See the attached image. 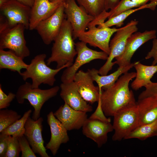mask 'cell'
I'll list each match as a JSON object with an SVG mask.
<instances>
[{
    "label": "cell",
    "instance_id": "16",
    "mask_svg": "<svg viewBox=\"0 0 157 157\" xmlns=\"http://www.w3.org/2000/svg\"><path fill=\"white\" fill-rule=\"evenodd\" d=\"M73 81L82 98L86 102L92 104L98 102L102 90L95 86L89 72L80 70L75 74Z\"/></svg>",
    "mask_w": 157,
    "mask_h": 157
},
{
    "label": "cell",
    "instance_id": "38",
    "mask_svg": "<svg viewBox=\"0 0 157 157\" xmlns=\"http://www.w3.org/2000/svg\"><path fill=\"white\" fill-rule=\"evenodd\" d=\"M120 0H105V9L107 11L115 8L119 3Z\"/></svg>",
    "mask_w": 157,
    "mask_h": 157
},
{
    "label": "cell",
    "instance_id": "32",
    "mask_svg": "<svg viewBox=\"0 0 157 157\" xmlns=\"http://www.w3.org/2000/svg\"><path fill=\"white\" fill-rule=\"evenodd\" d=\"M21 152V157H36L35 154L25 136L23 135L18 137Z\"/></svg>",
    "mask_w": 157,
    "mask_h": 157
},
{
    "label": "cell",
    "instance_id": "21",
    "mask_svg": "<svg viewBox=\"0 0 157 157\" xmlns=\"http://www.w3.org/2000/svg\"><path fill=\"white\" fill-rule=\"evenodd\" d=\"M137 104L139 126L152 122L157 119V97L149 96L138 99Z\"/></svg>",
    "mask_w": 157,
    "mask_h": 157
},
{
    "label": "cell",
    "instance_id": "2",
    "mask_svg": "<svg viewBox=\"0 0 157 157\" xmlns=\"http://www.w3.org/2000/svg\"><path fill=\"white\" fill-rule=\"evenodd\" d=\"M50 56L47 60L49 65L53 62L56 63V68H61L73 64L74 58L77 55L75 43L73 37V30L68 20L63 21L60 30L54 40Z\"/></svg>",
    "mask_w": 157,
    "mask_h": 157
},
{
    "label": "cell",
    "instance_id": "36",
    "mask_svg": "<svg viewBox=\"0 0 157 157\" xmlns=\"http://www.w3.org/2000/svg\"><path fill=\"white\" fill-rule=\"evenodd\" d=\"M10 135H0V157H5L8 146Z\"/></svg>",
    "mask_w": 157,
    "mask_h": 157
},
{
    "label": "cell",
    "instance_id": "26",
    "mask_svg": "<svg viewBox=\"0 0 157 157\" xmlns=\"http://www.w3.org/2000/svg\"><path fill=\"white\" fill-rule=\"evenodd\" d=\"M157 136V119L154 122L137 126L130 132L124 139L136 138L144 140Z\"/></svg>",
    "mask_w": 157,
    "mask_h": 157
},
{
    "label": "cell",
    "instance_id": "25",
    "mask_svg": "<svg viewBox=\"0 0 157 157\" xmlns=\"http://www.w3.org/2000/svg\"><path fill=\"white\" fill-rule=\"evenodd\" d=\"M156 3L154 0H151V2L135 9H131L119 14L116 16L108 19V20L98 26L99 28L109 27L116 26L117 27H121L123 24L124 21L133 13L142 9L148 8L154 10L155 9Z\"/></svg>",
    "mask_w": 157,
    "mask_h": 157
},
{
    "label": "cell",
    "instance_id": "35",
    "mask_svg": "<svg viewBox=\"0 0 157 157\" xmlns=\"http://www.w3.org/2000/svg\"><path fill=\"white\" fill-rule=\"evenodd\" d=\"M145 89L139 95L138 99L149 96L157 97V82H151L145 85Z\"/></svg>",
    "mask_w": 157,
    "mask_h": 157
},
{
    "label": "cell",
    "instance_id": "13",
    "mask_svg": "<svg viewBox=\"0 0 157 157\" xmlns=\"http://www.w3.org/2000/svg\"><path fill=\"white\" fill-rule=\"evenodd\" d=\"M155 30H146L143 32H136L127 40L125 49L122 54L115 58V64L119 67L130 64L131 59L136 51L142 44L156 38Z\"/></svg>",
    "mask_w": 157,
    "mask_h": 157
},
{
    "label": "cell",
    "instance_id": "9",
    "mask_svg": "<svg viewBox=\"0 0 157 157\" xmlns=\"http://www.w3.org/2000/svg\"><path fill=\"white\" fill-rule=\"evenodd\" d=\"M63 4L66 19L72 28L73 38L76 39L80 33L85 31L94 17L78 6L75 0H65Z\"/></svg>",
    "mask_w": 157,
    "mask_h": 157
},
{
    "label": "cell",
    "instance_id": "19",
    "mask_svg": "<svg viewBox=\"0 0 157 157\" xmlns=\"http://www.w3.org/2000/svg\"><path fill=\"white\" fill-rule=\"evenodd\" d=\"M47 122L50 127L51 137L46 148L50 150L53 156H55L60 145L67 143L69 140L67 130L52 111L47 115Z\"/></svg>",
    "mask_w": 157,
    "mask_h": 157
},
{
    "label": "cell",
    "instance_id": "8",
    "mask_svg": "<svg viewBox=\"0 0 157 157\" xmlns=\"http://www.w3.org/2000/svg\"><path fill=\"white\" fill-rule=\"evenodd\" d=\"M87 44L82 41L75 43L77 57L74 63L64 71L61 77L62 83L73 81L75 74L83 65L96 59H107L108 55L106 53L91 49L87 46Z\"/></svg>",
    "mask_w": 157,
    "mask_h": 157
},
{
    "label": "cell",
    "instance_id": "4",
    "mask_svg": "<svg viewBox=\"0 0 157 157\" xmlns=\"http://www.w3.org/2000/svg\"><path fill=\"white\" fill-rule=\"evenodd\" d=\"M60 88L58 86L45 90L33 88L31 83L26 82L18 88L16 98L19 104H23L25 100L28 101L34 109L32 118L36 120L40 117V111L44 103L56 96Z\"/></svg>",
    "mask_w": 157,
    "mask_h": 157
},
{
    "label": "cell",
    "instance_id": "1",
    "mask_svg": "<svg viewBox=\"0 0 157 157\" xmlns=\"http://www.w3.org/2000/svg\"><path fill=\"white\" fill-rule=\"evenodd\" d=\"M135 72H127L114 84L102 91L100 95L101 106L106 116H113L119 111L136 103L133 92L130 90V81L135 77Z\"/></svg>",
    "mask_w": 157,
    "mask_h": 157
},
{
    "label": "cell",
    "instance_id": "6",
    "mask_svg": "<svg viewBox=\"0 0 157 157\" xmlns=\"http://www.w3.org/2000/svg\"><path fill=\"white\" fill-rule=\"evenodd\" d=\"M115 132L112 140L120 141L139 126V116L136 103L119 111L113 116Z\"/></svg>",
    "mask_w": 157,
    "mask_h": 157
},
{
    "label": "cell",
    "instance_id": "18",
    "mask_svg": "<svg viewBox=\"0 0 157 157\" xmlns=\"http://www.w3.org/2000/svg\"><path fill=\"white\" fill-rule=\"evenodd\" d=\"M60 96L65 103L73 108L87 112L93 110L92 106L85 101L81 96L75 82L62 83L60 85Z\"/></svg>",
    "mask_w": 157,
    "mask_h": 157
},
{
    "label": "cell",
    "instance_id": "7",
    "mask_svg": "<svg viewBox=\"0 0 157 157\" xmlns=\"http://www.w3.org/2000/svg\"><path fill=\"white\" fill-rule=\"evenodd\" d=\"M26 28L22 24L9 27L0 33V49H8L22 58L30 55L24 36Z\"/></svg>",
    "mask_w": 157,
    "mask_h": 157
},
{
    "label": "cell",
    "instance_id": "24",
    "mask_svg": "<svg viewBox=\"0 0 157 157\" xmlns=\"http://www.w3.org/2000/svg\"><path fill=\"white\" fill-rule=\"evenodd\" d=\"M23 59L11 51L0 49V69H7L20 75L22 69H26L28 65Z\"/></svg>",
    "mask_w": 157,
    "mask_h": 157
},
{
    "label": "cell",
    "instance_id": "12",
    "mask_svg": "<svg viewBox=\"0 0 157 157\" xmlns=\"http://www.w3.org/2000/svg\"><path fill=\"white\" fill-rule=\"evenodd\" d=\"M31 8L17 0H9L0 7L1 14L7 19L10 27L22 24L29 29Z\"/></svg>",
    "mask_w": 157,
    "mask_h": 157
},
{
    "label": "cell",
    "instance_id": "17",
    "mask_svg": "<svg viewBox=\"0 0 157 157\" xmlns=\"http://www.w3.org/2000/svg\"><path fill=\"white\" fill-rule=\"evenodd\" d=\"M86 112L76 110L64 102L53 113L67 131L79 129L87 118Z\"/></svg>",
    "mask_w": 157,
    "mask_h": 157
},
{
    "label": "cell",
    "instance_id": "20",
    "mask_svg": "<svg viewBox=\"0 0 157 157\" xmlns=\"http://www.w3.org/2000/svg\"><path fill=\"white\" fill-rule=\"evenodd\" d=\"M62 3H53L49 0H34L31 8L28 29H35L39 22L51 15Z\"/></svg>",
    "mask_w": 157,
    "mask_h": 157
},
{
    "label": "cell",
    "instance_id": "41",
    "mask_svg": "<svg viewBox=\"0 0 157 157\" xmlns=\"http://www.w3.org/2000/svg\"><path fill=\"white\" fill-rule=\"evenodd\" d=\"M9 0H0V7L8 1Z\"/></svg>",
    "mask_w": 157,
    "mask_h": 157
},
{
    "label": "cell",
    "instance_id": "11",
    "mask_svg": "<svg viewBox=\"0 0 157 157\" xmlns=\"http://www.w3.org/2000/svg\"><path fill=\"white\" fill-rule=\"evenodd\" d=\"M120 28L90 27L88 28V31L80 33L78 38L80 41L88 44L91 46L99 48L109 55L110 38Z\"/></svg>",
    "mask_w": 157,
    "mask_h": 157
},
{
    "label": "cell",
    "instance_id": "28",
    "mask_svg": "<svg viewBox=\"0 0 157 157\" xmlns=\"http://www.w3.org/2000/svg\"><path fill=\"white\" fill-rule=\"evenodd\" d=\"M90 15L95 18L105 10V0H75Z\"/></svg>",
    "mask_w": 157,
    "mask_h": 157
},
{
    "label": "cell",
    "instance_id": "14",
    "mask_svg": "<svg viewBox=\"0 0 157 157\" xmlns=\"http://www.w3.org/2000/svg\"><path fill=\"white\" fill-rule=\"evenodd\" d=\"M43 118L40 117L35 120L29 117L25 124L24 135L27 140L34 152L42 157H49L44 145L42 136Z\"/></svg>",
    "mask_w": 157,
    "mask_h": 157
},
{
    "label": "cell",
    "instance_id": "29",
    "mask_svg": "<svg viewBox=\"0 0 157 157\" xmlns=\"http://www.w3.org/2000/svg\"><path fill=\"white\" fill-rule=\"evenodd\" d=\"M149 0H120L115 8L108 12V19L113 17L125 10L144 5Z\"/></svg>",
    "mask_w": 157,
    "mask_h": 157
},
{
    "label": "cell",
    "instance_id": "10",
    "mask_svg": "<svg viewBox=\"0 0 157 157\" xmlns=\"http://www.w3.org/2000/svg\"><path fill=\"white\" fill-rule=\"evenodd\" d=\"M66 18L63 2L50 16L41 21L36 29L44 43L49 45L59 34Z\"/></svg>",
    "mask_w": 157,
    "mask_h": 157
},
{
    "label": "cell",
    "instance_id": "31",
    "mask_svg": "<svg viewBox=\"0 0 157 157\" xmlns=\"http://www.w3.org/2000/svg\"><path fill=\"white\" fill-rule=\"evenodd\" d=\"M21 150L18 138L10 136L8 148L5 157H18Z\"/></svg>",
    "mask_w": 157,
    "mask_h": 157
},
{
    "label": "cell",
    "instance_id": "37",
    "mask_svg": "<svg viewBox=\"0 0 157 157\" xmlns=\"http://www.w3.org/2000/svg\"><path fill=\"white\" fill-rule=\"evenodd\" d=\"M153 58L154 60L152 65L157 64V39H154L152 41V46L151 49L149 51L145 57L146 59Z\"/></svg>",
    "mask_w": 157,
    "mask_h": 157
},
{
    "label": "cell",
    "instance_id": "5",
    "mask_svg": "<svg viewBox=\"0 0 157 157\" xmlns=\"http://www.w3.org/2000/svg\"><path fill=\"white\" fill-rule=\"evenodd\" d=\"M138 21L131 20L125 26L120 28L115 32L109 43L110 53L105 63L98 70L101 75H107L115 64L113 62L114 58L121 55L124 52L128 38L138 30Z\"/></svg>",
    "mask_w": 157,
    "mask_h": 157
},
{
    "label": "cell",
    "instance_id": "3",
    "mask_svg": "<svg viewBox=\"0 0 157 157\" xmlns=\"http://www.w3.org/2000/svg\"><path fill=\"white\" fill-rule=\"evenodd\" d=\"M46 57L45 53L35 56L26 70L20 74L24 81L28 78L31 79L33 88H39L42 84L53 86L56 81V75L62 69L70 66L67 64L60 68L51 69L46 63L45 60Z\"/></svg>",
    "mask_w": 157,
    "mask_h": 157
},
{
    "label": "cell",
    "instance_id": "23",
    "mask_svg": "<svg viewBox=\"0 0 157 157\" xmlns=\"http://www.w3.org/2000/svg\"><path fill=\"white\" fill-rule=\"evenodd\" d=\"M134 67L136 70L135 79L132 83V89L137 90L151 82V79L157 72V65H145L137 61Z\"/></svg>",
    "mask_w": 157,
    "mask_h": 157
},
{
    "label": "cell",
    "instance_id": "33",
    "mask_svg": "<svg viewBox=\"0 0 157 157\" xmlns=\"http://www.w3.org/2000/svg\"><path fill=\"white\" fill-rule=\"evenodd\" d=\"M16 94L10 92L6 94L2 90V86L0 85V109L6 108L8 107L10 103L16 97Z\"/></svg>",
    "mask_w": 157,
    "mask_h": 157
},
{
    "label": "cell",
    "instance_id": "34",
    "mask_svg": "<svg viewBox=\"0 0 157 157\" xmlns=\"http://www.w3.org/2000/svg\"><path fill=\"white\" fill-rule=\"evenodd\" d=\"M89 118L97 119L104 122H110L111 120L110 118H107L106 117L102 109L100 96L98 102V105L95 111L91 115Z\"/></svg>",
    "mask_w": 157,
    "mask_h": 157
},
{
    "label": "cell",
    "instance_id": "27",
    "mask_svg": "<svg viewBox=\"0 0 157 157\" xmlns=\"http://www.w3.org/2000/svg\"><path fill=\"white\" fill-rule=\"evenodd\" d=\"M32 112L31 109L26 111L22 117L4 130L1 133L18 138L24 135L25 124Z\"/></svg>",
    "mask_w": 157,
    "mask_h": 157
},
{
    "label": "cell",
    "instance_id": "15",
    "mask_svg": "<svg viewBox=\"0 0 157 157\" xmlns=\"http://www.w3.org/2000/svg\"><path fill=\"white\" fill-rule=\"evenodd\" d=\"M82 128L83 134L94 141L99 148L106 143L108 133L113 130L110 122L89 118L86 120Z\"/></svg>",
    "mask_w": 157,
    "mask_h": 157
},
{
    "label": "cell",
    "instance_id": "22",
    "mask_svg": "<svg viewBox=\"0 0 157 157\" xmlns=\"http://www.w3.org/2000/svg\"><path fill=\"white\" fill-rule=\"evenodd\" d=\"M137 62H135L126 66L119 67L116 71L108 75H101L98 73V70L95 68L88 69L87 71L94 81H95L97 84L99 90H104L113 86L120 76L128 72Z\"/></svg>",
    "mask_w": 157,
    "mask_h": 157
},
{
    "label": "cell",
    "instance_id": "40",
    "mask_svg": "<svg viewBox=\"0 0 157 157\" xmlns=\"http://www.w3.org/2000/svg\"><path fill=\"white\" fill-rule=\"evenodd\" d=\"M50 2L53 3H62L65 0H49Z\"/></svg>",
    "mask_w": 157,
    "mask_h": 157
},
{
    "label": "cell",
    "instance_id": "39",
    "mask_svg": "<svg viewBox=\"0 0 157 157\" xmlns=\"http://www.w3.org/2000/svg\"><path fill=\"white\" fill-rule=\"evenodd\" d=\"M21 3L31 8L34 3V0H17Z\"/></svg>",
    "mask_w": 157,
    "mask_h": 157
},
{
    "label": "cell",
    "instance_id": "30",
    "mask_svg": "<svg viewBox=\"0 0 157 157\" xmlns=\"http://www.w3.org/2000/svg\"><path fill=\"white\" fill-rule=\"evenodd\" d=\"M21 118L16 111L7 109L0 110V132Z\"/></svg>",
    "mask_w": 157,
    "mask_h": 157
}]
</instances>
